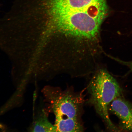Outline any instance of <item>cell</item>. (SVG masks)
Returning <instances> with one entry per match:
<instances>
[{
  "label": "cell",
  "instance_id": "5",
  "mask_svg": "<svg viewBox=\"0 0 132 132\" xmlns=\"http://www.w3.org/2000/svg\"><path fill=\"white\" fill-rule=\"evenodd\" d=\"M112 59H113L119 62V63L122 64L124 65L127 66L131 70H132V61H125L120 60L116 58L112 57Z\"/></svg>",
  "mask_w": 132,
  "mask_h": 132
},
{
  "label": "cell",
  "instance_id": "2",
  "mask_svg": "<svg viewBox=\"0 0 132 132\" xmlns=\"http://www.w3.org/2000/svg\"><path fill=\"white\" fill-rule=\"evenodd\" d=\"M87 90V103L92 105L108 130L117 131L109 114V107L115 99L121 96V90L116 79L105 69L99 67L90 76Z\"/></svg>",
  "mask_w": 132,
  "mask_h": 132
},
{
  "label": "cell",
  "instance_id": "1",
  "mask_svg": "<svg viewBox=\"0 0 132 132\" xmlns=\"http://www.w3.org/2000/svg\"><path fill=\"white\" fill-rule=\"evenodd\" d=\"M47 95L55 115L57 132L84 131L82 118L85 101L82 93L70 88L51 87Z\"/></svg>",
  "mask_w": 132,
  "mask_h": 132
},
{
  "label": "cell",
  "instance_id": "3",
  "mask_svg": "<svg viewBox=\"0 0 132 132\" xmlns=\"http://www.w3.org/2000/svg\"><path fill=\"white\" fill-rule=\"evenodd\" d=\"M109 111L118 117L123 129L132 131V104L121 97L113 100Z\"/></svg>",
  "mask_w": 132,
  "mask_h": 132
},
{
  "label": "cell",
  "instance_id": "4",
  "mask_svg": "<svg viewBox=\"0 0 132 132\" xmlns=\"http://www.w3.org/2000/svg\"><path fill=\"white\" fill-rule=\"evenodd\" d=\"M31 130L33 132H57L55 126L50 122L44 112L35 121Z\"/></svg>",
  "mask_w": 132,
  "mask_h": 132
}]
</instances>
